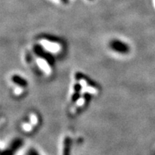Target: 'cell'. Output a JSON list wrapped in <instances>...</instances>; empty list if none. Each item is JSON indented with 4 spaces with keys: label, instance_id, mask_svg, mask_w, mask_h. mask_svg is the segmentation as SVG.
Here are the masks:
<instances>
[{
    "label": "cell",
    "instance_id": "obj_1",
    "mask_svg": "<svg viewBox=\"0 0 155 155\" xmlns=\"http://www.w3.org/2000/svg\"><path fill=\"white\" fill-rule=\"evenodd\" d=\"M23 141L21 139H15L7 150L2 152L1 155H15L19 149L22 146Z\"/></svg>",
    "mask_w": 155,
    "mask_h": 155
},
{
    "label": "cell",
    "instance_id": "obj_2",
    "mask_svg": "<svg viewBox=\"0 0 155 155\" xmlns=\"http://www.w3.org/2000/svg\"><path fill=\"white\" fill-rule=\"evenodd\" d=\"M111 48L114 51H116L120 53H127L129 50V48L127 45L124 44L122 42L117 41V40H114V41L111 42Z\"/></svg>",
    "mask_w": 155,
    "mask_h": 155
},
{
    "label": "cell",
    "instance_id": "obj_3",
    "mask_svg": "<svg viewBox=\"0 0 155 155\" xmlns=\"http://www.w3.org/2000/svg\"><path fill=\"white\" fill-rule=\"evenodd\" d=\"M71 145H72V140L71 137H66L63 141V155H71Z\"/></svg>",
    "mask_w": 155,
    "mask_h": 155
},
{
    "label": "cell",
    "instance_id": "obj_4",
    "mask_svg": "<svg viewBox=\"0 0 155 155\" xmlns=\"http://www.w3.org/2000/svg\"><path fill=\"white\" fill-rule=\"evenodd\" d=\"M12 81L13 83H15V84L19 86V87H26L28 85V81H26V79L23 78L22 77L19 76L18 75H14L12 77Z\"/></svg>",
    "mask_w": 155,
    "mask_h": 155
},
{
    "label": "cell",
    "instance_id": "obj_5",
    "mask_svg": "<svg viewBox=\"0 0 155 155\" xmlns=\"http://www.w3.org/2000/svg\"><path fill=\"white\" fill-rule=\"evenodd\" d=\"M37 63H38L39 67L41 68L42 71H44V72L47 73V74L50 73V65H48V61H45L43 59H38Z\"/></svg>",
    "mask_w": 155,
    "mask_h": 155
},
{
    "label": "cell",
    "instance_id": "obj_6",
    "mask_svg": "<svg viewBox=\"0 0 155 155\" xmlns=\"http://www.w3.org/2000/svg\"><path fill=\"white\" fill-rule=\"evenodd\" d=\"M83 87L81 86V84H76L74 85V94L72 96V101H77L79 98H81V91L82 90Z\"/></svg>",
    "mask_w": 155,
    "mask_h": 155
},
{
    "label": "cell",
    "instance_id": "obj_7",
    "mask_svg": "<svg viewBox=\"0 0 155 155\" xmlns=\"http://www.w3.org/2000/svg\"><path fill=\"white\" fill-rule=\"evenodd\" d=\"M42 45H44V47L48 49V50L52 52H57L59 50V45L55 43H53V42H50L48 41H44L42 42Z\"/></svg>",
    "mask_w": 155,
    "mask_h": 155
},
{
    "label": "cell",
    "instance_id": "obj_8",
    "mask_svg": "<svg viewBox=\"0 0 155 155\" xmlns=\"http://www.w3.org/2000/svg\"><path fill=\"white\" fill-rule=\"evenodd\" d=\"M83 92L87 93V94L93 95V94H96L97 91H96V89L94 88V87L88 86L85 87V88H83Z\"/></svg>",
    "mask_w": 155,
    "mask_h": 155
},
{
    "label": "cell",
    "instance_id": "obj_9",
    "mask_svg": "<svg viewBox=\"0 0 155 155\" xmlns=\"http://www.w3.org/2000/svg\"><path fill=\"white\" fill-rule=\"evenodd\" d=\"M30 122L33 125H36L37 124H38V118H37V116H35V114H31L30 116Z\"/></svg>",
    "mask_w": 155,
    "mask_h": 155
},
{
    "label": "cell",
    "instance_id": "obj_10",
    "mask_svg": "<svg viewBox=\"0 0 155 155\" xmlns=\"http://www.w3.org/2000/svg\"><path fill=\"white\" fill-rule=\"evenodd\" d=\"M86 100V99L85 98V97H81V98H79V99L76 101V105L78 106H79V107H81V106L84 105Z\"/></svg>",
    "mask_w": 155,
    "mask_h": 155
},
{
    "label": "cell",
    "instance_id": "obj_11",
    "mask_svg": "<svg viewBox=\"0 0 155 155\" xmlns=\"http://www.w3.org/2000/svg\"><path fill=\"white\" fill-rule=\"evenodd\" d=\"M22 128L25 131H30L31 130H32V125L30 124L25 123V124H23Z\"/></svg>",
    "mask_w": 155,
    "mask_h": 155
},
{
    "label": "cell",
    "instance_id": "obj_12",
    "mask_svg": "<svg viewBox=\"0 0 155 155\" xmlns=\"http://www.w3.org/2000/svg\"><path fill=\"white\" fill-rule=\"evenodd\" d=\"M15 94L16 95H19L22 94V87H19V86H17L16 88H15V91H14Z\"/></svg>",
    "mask_w": 155,
    "mask_h": 155
},
{
    "label": "cell",
    "instance_id": "obj_13",
    "mask_svg": "<svg viewBox=\"0 0 155 155\" xmlns=\"http://www.w3.org/2000/svg\"><path fill=\"white\" fill-rule=\"evenodd\" d=\"M28 155H40L39 153L37 152L34 149H31V150L28 152Z\"/></svg>",
    "mask_w": 155,
    "mask_h": 155
}]
</instances>
